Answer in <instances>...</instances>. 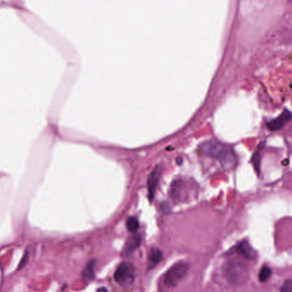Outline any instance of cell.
Segmentation results:
<instances>
[{
	"instance_id": "obj_1",
	"label": "cell",
	"mask_w": 292,
	"mask_h": 292,
	"mask_svg": "<svg viewBox=\"0 0 292 292\" xmlns=\"http://www.w3.org/2000/svg\"><path fill=\"white\" fill-rule=\"evenodd\" d=\"M203 155L216 158L226 169H231L237 164V156L234 151L227 145L216 140H209L200 145Z\"/></svg>"
},
{
	"instance_id": "obj_2",
	"label": "cell",
	"mask_w": 292,
	"mask_h": 292,
	"mask_svg": "<svg viewBox=\"0 0 292 292\" xmlns=\"http://www.w3.org/2000/svg\"><path fill=\"white\" fill-rule=\"evenodd\" d=\"M224 275L230 284L240 285L248 280L249 270L245 264L242 261L233 260L225 265Z\"/></svg>"
},
{
	"instance_id": "obj_3",
	"label": "cell",
	"mask_w": 292,
	"mask_h": 292,
	"mask_svg": "<svg viewBox=\"0 0 292 292\" xmlns=\"http://www.w3.org/2000/svg\"><path fill=\"white\" fill-rule=\"evenodd\" d=\"M135 275L136 272L134 265L129 262H122L117 267L114 274V278L117 284L128 286L134 283Z\"/></svg>"
},
{
	"instance_id": "obj_4",
	"label": "cell",
	"mask_w": 292,
	"mask_h": 292,
	"mask_svg": "<svg viewBox=\"0 0 292 292\" xmlns=\"http://www.w3.org/2000/svg\"><path fill=\"white\" fill-rule=\"evenodd\" d=\"M188 270L187 263L179 261L167 270L165 275V284L168 287H174L179 284L182 278L186 274Z\"/></svg>"
},
{
	"instance_id": "obj_5",
	"label": "cell",
	"mask_w": 292,
	"mask_h": 292,
	"mask_svg": "<svg viewBox=\"0 0 292 292\" xmlns=\"http://www.w3.org/2000/svg\"><path fill=\"white\" fill-rule=\"evenodd\" d=\"M291 119V112L289 110L284 109L279 117L267 122V128L270 131L275 132V131L279 130L281 128H284V126L286 125L287 123Z\"/></svg>"
},
{
	"instance_id": "obj_6",
	"label": "cell",
	"mask_w": 292,
	"mask_h": 292,
	"mask_svg": "<svg viewBox=\"0 0 292 292\" xmlns=\"http://www.w3.org/2000/svg\"><path fill=\"white\" fill-rule=\"evenodd\" d=\"M234 250L238 255L249 261H254L257 257V253L252 247L250 246V244L247 240H244L237 244Z\"/></svg>"
},
{
	"instance_id": "obj_7",
	"label": "cell",
	"mask_w": 292,
	"mask_h": 292,
	"mask_svg": "<svg viewBox=\"0 0 292 292\" xmlns=\"http://www.w3.org/2000/svg\"><path fill=\"white\" fill-rule=\"evenodd\" d=\"M162 173V169L161 167H156L152 173L150 174L149 179H148V193H149V198L150 200H152L155 195V191H156V186L158 184L159 179L160 176Z\"/></svg>"
},
{
	"instance_id": "obj_8",
	"label": "cell",
	"mask_w": 292,
	"mask_h": 292,
	"mask_svg": "<svg viewBox=\"0 0 292 292\" xmlns=\"http://www.w3.org/2000/svg\"><path fill=\"white\" fill-rule=\"evenodd\" d=\"M141 244V235L140 234H134L130 238H128V241L126 243L124 250H123V255H129L134 253V250H136Z\"/></svg>"
},
{
	"instance_id": "obj_9",
	"label": "cell",
	"mask_w": 292,
	"mask_h": 292,
	"mask_svg": "<svg viewBox=\"0 0 292 292\" xmlns=\"http://www.w3.org/2000/svg\"><path fill=\"white\" fill-rule=\"evenodd\" d=\"M162 252L159 249L153 248L150 250V254L148 256V266L149 268H153L156 265L162 261Z\"/></svg>"
},
{
	"instance_id": "obj_10",
	"label": "cell",
	"mask_w": 292,
	"mask_h": 292,
	"mask_svg": "<svg viewBox=\"0 0 292 292\" xmlns=\"http://www.w3.org/2000/svg\"><path fill=\"white\" fill-rule=\"evenodd\" d=\"M95 263L96 261L91 259L88 261L85 268L83 270L82 276L83 278L85 280H91L94 278V267H95Z\"/></svg>"
},
{
	"instance_id": "obj_11",
	"label": "cell",
	"mask_w": 292,
	"mask_h": 292,
	"mask_svg": "<svg viewBox=\"0 0 292 292\" xmlns=\"http://www.w3.org/2000/svg\"><path fill=\"white\" fill-rule=\"evenodd\" d=\"M261 146L260 147V150L255 151V153L253 155L252 158H251V162H252L253 166H254V168L255 170L256 171V173L260 174L261 173Z\"/></svg>"
},
{
	"instance_id": "obj_12",
	"label": "cell",
	"mask_w": 292,
	"mask_h": 292,
	"mask_svg": "<svg viewBox=\"0 0 292 292\" xmlns=\"http://www.w3.org/2000/svg\"><path fill=\"white\" fill-rule=\"evenodd\" d=\"M271 275H272L271 268L269 267H267V266H263L260 270V272H259V281L261 282V283L267 282L268 280V278L271 277Z\"/></svg>"
},
{
	"instance_id": "obj_13",
	"label": "cell",
	"mask_w": 292,
	"mask_h": 292,
	"mask_svg": "<svg viewBox=\"0 0 292 292\" xmlns=\"http://www.w3.org/2000/svg\"><path fill=\"white\" fill-rule=\"evenodd\" d=\"M139 221L135 217H130L127 221V227L131 233H135L137 230L139 229Z\"/></svg>"
},
{
	"instance_id": "obj_14",
	"label": "cell",
	"mask_w": 292,
	"mask_h": 292,
	"mask_svg": "<svg viewBox=\"0 0 292 292\" xmlns=\"http://www.w3.org/2000/svg\"><path fill=\"white\" fill-rule=\"evenodd\" d=\"M281 292H292V280L286 279L284 281L280 288Z\"/></svg>"
},
{
	"instance_id": "obj_15",
	"label": "cell",
	"mask_w": 292,
	"mask_h": 292,
	"mask_svg": "<svg viewBox=\"0 0 292 292\" xmlns=\"http://www.w3.org/2000/svg\"><path fill=\"white\" fill-rule=\"evenodd\" d=\"M96 292H109L108 289H106L105 287H100V289L96 290Z\"/></svg>"
}]
</instances>
